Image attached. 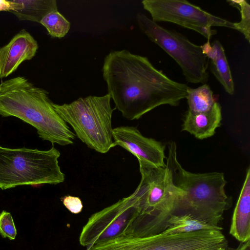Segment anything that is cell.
<instances>
[{"mask_svg":"<svg viewBox=\"0 0 250 250\" xmlns=\"http://www.w3.org/2000/svg\"><path fill=\"white\" fill-rule=\"evenodd\" d=\"M102 72L115 109L129 120L139 119L162 105L178 106L189 87L170 79L146 57L125 49L110 52Z\"/></svg>","mask_w":250,"mask_h":250,"instance_id":"cell-1","label":"cell"},{"mask_svg":"<svg viewBox=\"0 0 250 250\" xmlns=\"http://www.w3.org/2000/svg\"><path fill=\"white\" fill-rule=\"evenodd\" d=\"M229 5L238 9L241 14V20L234 22V29L241 33L250 42V5L245 0L227 1Z\"/></svg>","mask_w":250,"mask_h":250,"instance_id":"cell-19","label":"cell"},{"mask_svg":"<svg viewBox=\"0 0 250 250\" xmlns=\"http://www.w3.org/2000/svg\"><path fill=\"white\" fill-rule=\"evenodd\" d=\"M136 19L142 32L178 63L188 82H207L208 60L201 46L181 33L159 25L142 13H137Z\"/></svg>","mask_w":250,"mask_h":250,"instance_id":"cell-7","label":"cell"},{"mask_svg":"<svg viewBox=\"0 0 250 250\" xmlns=\"http://www.w3.org/2000/svg\"><path fill=\"white\" fill-rule=\"evenodd\" d=\"M142 3L154 22L175 23L194 30L208 40L217 33L212 26L234 29V22L212 15L185 0H144Z\"/></svg>","mask_w":250,"mask_h":250,"instance_id":"cell-8","label":"cell"},{"mask_svg":"<svg viewBox=\"0 0 250 250\" xmlns=\"http://www.w3.org/2000/svg\"><path fill=\"white\" fill-rule=\"evenodd\" d=\"M224 250H250V240L240 242L236 248L229 247L228 246Z\"/></svg>","mask_w":250,"mask_h":250,"instance_id":"cell-23","label":"cell"},{"mask_svg":"<svg viewBox=\"0 0 250 250\" xmlns=\"http://www.w3.org/2000/svg\"><path fill=\"white\" fill-rule=\"evenodd\" d=\"M141 179L131 194L137 215L125 234L144 237L160 233L168 228V221L175 214L182 190L174 184L169 169L140 167Z\"/></svg>","mask_w":250,"mask_h":250,"instance_id":"cell-4","label":"cell"},{"mask_svg":"<svg viewBox=\"0 0 250 250\" xmlns=\"http://www.w3.org/2000/svg\"><path fill=\"white\" fill-rule=\"evenodd\" d=\"M63 205L72 213L78 214L83 208V206L80 198L70 195L61 198Z\"/></svg>","mask_w":250,"mask_h":250,"instance_id":"cell-21","label":"cell"},{"mask_svg":"<svg viewBox=\"0 0 250 250\" xmlns=\"http://www.w3.org/2000/svg\"><path fill=\"white\" fill-rule=\"evenodd\" d=\"M131 195L92 214L83 227L79 237L83 247L109 240L125 232L137 215Z\"/></svg>","mask_w":250,"mask_h":250,"instance_id":"cell-9","label":"cell"},{"mask_svg":"<svg viewBox=\"0 0 250 250\" xmlns=\"http://www.w3.org/2000/svg\"><path fill=\"white\" fill-rule=\"evenodd\" d=\"M0 234L3 238L14 240L17 235L13 218L10 213L3 210L0 213Z\"/></svg>","mask_w":250,"mask_h":250,"instance_id":"cell-20","label":"cell"},{"mask_svg":"<svg viewBox=\"0 0 250 250\" xmlns=\"http://www.w3.org/2000/svg\"><path fill=\"white\" fill-rule=\"evenodd\" d=\"M22 7L19 0H0V11L10 12L20 9Z\"/></svg>","mask_w":250,"mask_h":250,"instance_id":"cell-22","label":"cell"},{"mask_svg":"<svg viewBox=\"0 0 250 250\" xmlns=\"http://www.w3.org/2000/svg\"><path fill=\"white\" fill-rule=\"evenodd\" d=\"M46 90L24 76L0 83V116H13L35 127L43 140L65 146L73 144L76 135L53 107Z\"/></svg>","mask_w":250,"mask_h":250,"instance_id":"cell-2","label":"cell"},{"mask_svg":"<svg viewBox=\"0 0 250 250\" xmlns=\"http://www.w3.org/2000/svg\"><path fill=\"white\" fill-rule=\"evenodd\" d=\"M186 98L188 104V111L193 113L208 111L216 102L213 91L207 83L196 88L189 87Z\"/></svg>","mask_w":250,"mask_h":250,"instance_id":"cell-17","label":"cell"},{"mask_svg":"<svg viewBox=\"0 0 250 250\" xmlns=\"http://www.w3.org/2000/svg\"><path fill=\"white\" fill-rule=\"evenodd\" d=\"M109 94L102 96L79 98L69 104L53 107L73 129L76 136L88 147L101 153L114 147L113 139L112 108Z\"/></svg>","mask_w":250,"mask_h":250,"instance_id":"cell-6","label":"cell"},{"mask_svg":"<svg viewBox=\"0 0 250 250\" xmlns=\"http://www.w3.org/2000/svg\"><path fill=\"white\" fill-rule=\"evenodd\" d=\"M60 155L53 144L47 150L0 146V188L63 182L65 175L59 165Z\"/></svg>","mask_w":250,"mask_h":250,"instance_id":"cell-5","label":"cell"},{"mask_svg":"<svg viewBox=\"0 0 250 250\" xmlns=\"http://www.w3.org/2000/svg\"><path fill=\"white\" fill-rule=\"evenodd\" d=\"M223 228L212 226L190 214L172 215L168 221V228L163 231L166 234L189 233L202 230H221Z\"/></svg>","mask_w":250,"mask_h":250,"instance_id":"cell-16","label":"cell"},{"mask_svg":"<svg viewBox=\"0 0 250 250\" xmlns=\"http://www.w3.org/2000/svg\"><path fill=\"white\" fill-rule=\"evenodd\" d=\"M47 30L49 35L53 38H62L68 32L70 23L58 10L47 14L40 23Z\"/></svg>","mask_w":250,"mask_h":250,"instance_id":"cell-18","label":"cell"},{"mask_svg":"<svg viewBox=\"0 0 250 250\" xmlns=\"http://www.w3.org/2000/svg\"><path fill=\"white\" fill-rule=\"evenodd\" d=\"M166 166L173 182L182 190L175 215L190 214L202 221L219 226L225 210L232 205L231 198L226 193L227 181L222 172L193 173L185 169L177 159L176 144H168Z\"/></svg>","mask_w":250,"mask_h":250,"instance_id":"cell-3","label":"cell"},{"mask_svg":"<svg viewBox=\"0 0 250 250\" xmlns=\"http://www.w3.org/2000/svg\"><path fill=\"white\" fill-rule=\"evenodd\" d=\"M203 53L210 60L212 74L229 94L234 93V83L224 48L217 40L210 43L209 40L201 45Z\"/></svg>","mask_w":250,"mask_h":250,"instance_id":"cell-14","label":"cell"},{"mask_svg":"<svg viewBox=\"0 0 250 250\" xmlns=\"http://www.w3.org/2000/svg\"><path fill=\"white\" fill-rule=\"evenodd\" d=\"M114 146H119L134 155L140 167H164L165 146L154 139L144 136L134 126H121L113 128Z\"/></svg>","mask_w":250,"mask_h":250,"instance_id":"cell-10","label":"cell"},{"mask_svg":"<svg viewBox=\"0 0 250 250\" xmlns=\"http://www.w3.org/2000/svg\"><path fill=\"white\" fill-rule=\"evenodd\" d=\"M22 7L10 12L20 21H29L40 23L49 13L58 10L55 0H19Z\"/></svg>","mask_w":250,"mask_h":250,"instance_id":"cell-15","label":"cell"},{"mask_svg":"<svg viewBox=\"0 0 250 250\" xmlns=\"http://www.w3.org/2000/svg\"><path fill=\"white\" fill-rule=\"evenodd\" d=\"M39 48L37 41L25 29H21L10 42L0 48V79L14 72L24 61L31 60Z\"/></svg>","mask_w":250,"mask_h":250,"instance_id":"cell-11","label":"cell"},{"mask_svg":"<svg viewBox=\"0 0 250 250\" xmlns=\"http://www.w3.org/2000/svg\"><path fill=\"white\" fill-rule=\"evenodd\" d=\"M229 232L240 242L250 240V167L233 212Z\"/></svg>","mask_w":250,"mask_h":250,"instance_id":"cell-13","label":"cell"},{"mask_svg":"<svg viewBox=\"0 0 250 250\" xmlns=\"http://www.w3.org/2000/svg\"><path fill=\"white\" fill-rule=\"evenodd\" d=\"M222 119L221 106L216 102L212 107L206 112L193 113L187 111L182 130L189 132L197 139H206L215 134Z\"/></svg>","mask_w":250,"mask_h":250,"instance_id":"cell-12","label":"cell"}]
</instances>
